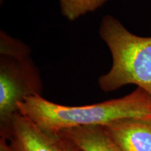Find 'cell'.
<instances>
[{"instance_id": "1", "label": "cell", "mask_w": 151, "mask_h": 151, "mask_svg": "<svg viewBox=\"0 0 151 151\" xmlns=\"http://www.w3.org/2000/svg\"><path fill=\"white\" fill-rule=\"evenodd\" d=\"M18 111L43 131L58 133L80 126H104L124 118H151V95L137 88L123 97L80 106L58 104L37 95L26 98Z\"/></svg>"}, {"instance_id": "2", "label": "cell", "mask_w": 151, "mask_h": 151, "mask_svg": "<svg viewBox=\"0 0 151 151\" xmlns=\"http://www.w3.org/2000/svg\"><path fill=\"white\" fill-rule=\"evenodd\" d=\"M99 35L113 58L110 71L98 80L100 88L111 92L134 84L151 95V37L134 35L110 15L103 18Z\"/></svg>"}, {"instance_id": "3", "label": "cell", "mask_w": 151, "mask_h": 151, "mask_svg": "<svg viewBox=\"0 0 151 151\" xmlns=\"http://www.w3.org/2000/svg\"><path fill=\"white\" fill-rule=\"evenodd\" d=\"M39 71L29 56L0 58V136L7 139L18 106L26 98L41 96Z\"/></svg>"}, {"instance_id": "4", "label": "cell", "mask_w": 151, "mask_h": 151, "mask_svg": "<svg viewBox=\"0 0 151 151\" xmlns=\"http://www.w3.org/2000/svg\"><path fill=\"white\" fill-rule=\"evenodd\" d=\"M7 139L16 151H83L65 135L43 131L19 112L13 118Z\"/></svg>"}, {"instance_id": "5", "label": "cell", "mask_w": 151, "mask_h": 151, "mask_svg": "<svg viewBox=\"0 0 151 151\" xmlns=\"http://www.w3.org/2000/svg\"><path fill=\"white\" fill-rule=\"evenodd\" d=\"M103 127L121 151H151V118H124Z\"/></svg>"}, {"instance_id": "6", "label": "cell", "mask_w": 151, "mask_h": 151, "mask_svg": "<svg viewBox=\"0 0 151 151\" xmlns=\"http://www.w3.org/2000/svg\"><path fill=\"white\" fill-rule=\"evenodd\" d=\"M59 133L70 139L83 151H121L101 125L71 127Z\"/></svg>"}, {"instance_id": "7", "label": "cell", "mask_w": 151, "mask_h": 151, "mask_svg": "<svg viewBox=\"0 0 151 151\" xmlns=\"http://www.w3.org/2000/svg\"><path fill=\"white\" fill-rule=\"evenodd\" d=\"M107 0H59L62 14L73 21L79 17L100 8Z\"/></svg>"}, {"instance_id": "8", "label": "cell", "mask_w": 151, "mask_h": 151, "mask_svg": "<svg viewBox=\"0 0 151 151\" xmlns=\"http://www.w3.org/2000/svg\"><path fill=\"white\" fill-rule=\"evenodd\" d=\"M30 49L23 43L11 37L4 32L0 35V54L16 58L29 56Z\"/></svg>"}, {"instance_id": "9", "label": "cell", "mask_w": 151, "mask_h": 151, "mask_svg": "<svg viewBox=\"0 0 151 151\" xmlns=\"http://www.w3.org/2000/svg\"><path fill=\"white\" fill-rule=\"evenodd\" d=\"M0 151H16L11 146L8 139L4 137L0 138Z\"/></svg>"}]
</instances>
